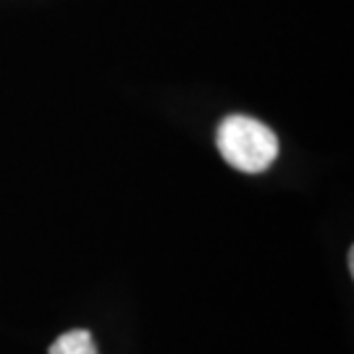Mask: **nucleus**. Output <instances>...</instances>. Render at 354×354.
I'll return each mask as SVG.
<instances>
[{
	"mask_svg": "<svg viewBox=\"0 0 354 354\" xmlns=\"http://www.w3.org/2000/svg\"><path fill=\"white\" fill-rule=\"evenodd\" d=\"M48 354H100V352H97V344H95L89 330L76 328V330L61 333V336L50 344V352Z\"/></svg>",
	"mask_w": 354,
	"mask_h": 354,
	"instance_id": "nucleus-2",
	"label": "nucleus"
},
{
	"mask_svg": "<svg viewBox=\"0 0 354 354\" xmlns=\"http://www.w3.org/2000/svg\"><path fill=\"white\" fill-rule=\"evenodd\" d=\"M215 145L223 160L241 174H263L279 158V137L273 129L250 115H226L218 124Z\"/></svg>",
	"mask_w": 354,
	"mask_h": 354,
	"instance_id": "nucleus-1",
	"label": "nucleus"
}]
</instances>
